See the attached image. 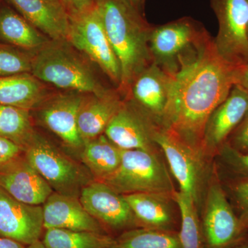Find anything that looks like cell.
I'll return each instance as SVG.
<instances>
[{"mask_svg": "<svg viewBox=\"0 0 248 248\" xmlns=\"http://www.w3.org/2000/svg\"><path fill=\"white\" fill-rule=\"evenodd\" d=\"M45 97V87L35 77L24 73L0 78V105L29 110Z\"/></svg>", "mask_w": 248, "mask_h": 248, "instance_id": "7402d4cb", "label": "cell"}, {"mask_svg": "<svg viewBox=\"0 0 248 248\" xmlns=\"http://www.w3.org/2000/svg\"><path fill=\"white\" fill-rule=\"evenodd\" d=\"M31 60L26 54L0 46V78L24 74L31 71Z\"/></svg>", "mask_w": 248, "mask_h": 248, "instance_id": "f1b7e54d", "label": "cell"}, {"mask_svg": "<svg viewBox=\"0 0 248 248\" xmlns=\"http://www.w3.org/2000/svg\"><path fill=\"white\" fill-rule=\"evenodd\" d=\"M69 18L68 39L72 45L88 55L120 87V63L94 6Z\"/></svg>", "mask_w": 248, "mask_h": 248, "instance_id": "30bf717a", "label": "cell"}, {"mask_svg": "<svg viewBox=\"0 0 248 248\" xmlns=\"http://www.w3.org/2000/svg\"><path fill=\"white\" fill-rule=\"evenodd\" d=\"M155 124L130 101L123 102L104 135L122 150H141L159 153L153 140Z\"/></svg>", "mask_w": 248, "mask_h": 248, "instance_id": "8fae6325", "label": "cell"}, {"mask_svg": "<svg viewBox=\"0 0 248 248\" xmlns=\"http://www.w3.org/2000/svg\"><path fill=\"white\" fill-rule=\"evenodd\" d=\"M114 240L105 232L47 229L42 242L47 248H108Z\"/></svg>", "mask_w": 248, "mask_h": 248, "instance_id": "d4e9b609", "label": "cell"}, {"mask_svg": "<svg viewBox=\"0 0 248 248\" xmlns=\"http://www.w3.org/2000/svg\"><path fill=\"white\" fill-rule=\"evenodd\" d=\"M79 199L86 211L101 224L114 230L138 225L123 195L104 182H89L83 187Z\"/></svg>", "mask_w": 248, "mask_h": 248, "instance_id": "4fadbf2b", "label": "cell"}, {"mask_svg": "<svg viewBox=\"0 0 248 248\" xmlns=\"http://www.w3.org/2000/svg\"><path fill=\"white\" fill-rule=\"evenodd\" d=\"M84 98L79 94L59 95L50 99L41 110V118L53 133L73 148L84 143L78 131V113Z\"/></svg>", "mask_w": 248, "mask_h": 248, "instance_id": "ac0fdd59", "label": "cell"}, {"mask_svg": "<svg viewBox=\"0 0 248 248\" xmlns=\"http://www.w3.org/2000/svg\"><path fill=\"white\" fill-rule=\"evenodd\" d=\"M248 111V91L234 84L226 99L213 111L204 130L202 153L205 158L215 156Z\"/></svg>", "mask_w": 248, "mask_h": 248, "instance_id": "7c38bea8", "label": "cell"}, {"mask_svg": "<svg viewBox=\"0 0 248 248\" xmlns=\"http://www.w3.org/2000/svg\"><path fill=\"white\" fill-rule=\"evenodd\" d=\"M29 110L0 105V135L24 148L34 135Z\"/></svg>", "mask_w": 248, "mask_h": 248, "instance_id": "83f0119b", "label": "cell"}, {"mask_svg": "<svg viewBox=\"0 0 248 248\" xmlns=\"http://www.w3.org/2000/svg\"><path fill=\"white\" fill-rule=\"evenodd\" d=\"M218 24L214 43L218 55L236 68L248 64V0H211Z\"/></svg>", "mask_w": 248, "mask_h": 248, "instance_id": "9c48e42d", "label": "cell"}, {"mask_svg": "<svg viewBox=\"0 0 248 248\" xmlns=\"http://www.w3.org/2000/svg\"><path fill=\"white\" fill-rule=\"evenodd\" d=\"M0 248H26V246L9 238L0 237Z\"/></svg>", "mask_w": 248, "mask_h": 248, "instance_id": "d590c367", "label": "cell"}, {"mask_svg": "<svg viewBox=\"0 0 248 248\" xmlns=\"http://www.w3.org/2000/svg\"><path fill=\"white\" fill-rule=\"evenodd\" d=\"M235 84L241 85L248 91V64L236 70Z\"/></svg>", "mask_w": 248, "mask_h": 248, "instance_id": "e575fe53", "label": "cell"}, {"mask_svg": "<svg viewBox=\"0 0 248 248\" xmlns=\"http://www.w3.org/2000/svg\"><path fill=\"white\" fill-rule=\"evenodd\" d=\"M68 16L81 14L92 8L96 0H60Z\"/></svg>", "mask_w": 248, "mask_h": 248, "instance_id": "836d02e7", "label": "cell"}, {"mask_svg": "<svg viewBox=\"0 0 248 248\" xmlns=\"http://www.w3.org/2000/svg\"><path fill=\"white\" fill-rule=\"evenodd\" d=\"M124 101L115 91L84 99L78 113V126L84 143L104 134Z\"/></svg>", "mask_w": 248, "mask_h": 248, "instance_id": "44dd1931", "label": "cell"}, {"mask_svg": "<svg viewBox=\"0 0 248 248\" xmlns=\"http://www.w3.org/2000/svg\"><path fill=\"white\" fill-rule=\"evenodd\" d=\"M233 248H248V241L244 239Z\"/></svg>", "mask_w": 248, "mask_h": 248, "instance_id": "f35d334b", "label": "cell"}, {"mask_svg": "<svg viewBox=\"0 0 248 248\" xmlns=\"http://www.w3.org/2000/svg\"><path fill=\"white\" fill-rule=\"evenodd\" d=\"M227 187L235 213L248 231V179H231Z\"/></svg>", "mask_w": 248, "mask_h": 248, "instance_id": "f546056e", "label": "cell"}, {"mask_svg": "<svg viewBox=\"0 0 248 248\" xmlns=\"http://www.w3.org/2000/svg\"><path fill=\"white\" fill-rule=\"evenodd\" d=\"M44 228L105 232L78 197L53 192L43 204Z\"/></svg>", "mask_w": 248, "mask_h": 248, "instance_id": "e0dca14e", "label": "cell"}, {"mask_svg": "<svg viewBox=\"0 0 248 248\" xmlns=\"http://www.w3.org/2000/svg\"><path fill=\"white\" fill-rule=\"evenodd\" d=\"M26 248H47L46 246L44 244V243L42 241H41L40 240H38V241H35V242L32 243L29 246H27Z\"/></svg>", "mask_w": 248, "mask_h": 248, "instance_id": "74e56055", "label": "cell"}, {"mask_svg": "<svg viewBox=\"0 0 248 248\" xmlns=\"http://www.w3.org/2000/svg\"><path fill=\"white\" fill-rule=\"evenodd\" d=\"M172 200L177 204L182 217L179 238L182 248H204L202 224L198 208L188 195L182 191H174Z\"/></svg>", "mask_w": 248, "mask_h": 248, "instance_id": "4316f807", "label": "cell"}, {"mask_svg": "<svg viewBox=\"0 0 248 248\" xmlns=\"http://www.w3.org/2000/svg\"><path fill=\"white\" fill-rule=\"evenodd\" d=\"M159 153L122 150L118 169L103 182L121 195L155 192L172 195L175 191Z\"/></svg>", "mask_w": 248, "mask_h": 248, "instance_id": "5b68a950", "label": "cell"}, {"mask_svg": "<svg viewBox=\"0 0 248 248\" xmlns=\"http://www.w3.org/2000/svg\"><path fill=\"white\" fill-rule=\"evenodd\" d=\"M121 69V91L153 63L149 48L152 26L126 0H96L94 5Z\"/></svg>", "mask_w": 248, "mask_h": 248, "instance_id": "7a4b0ae2", "label": "cell"}, {"mask_svg": "<svg viewBox=\"0 0 248 248\" xmlns=\"http://www.w3.org/2000/svg\"><path fill=\"white\" fill-rule=\"evenodd\" d=\"M202 229L206 248H233L246 239L248 232L215 172L205 194Z\"/></svg>", "mask_w": 248, "mask_h": 248, "instance_id": "52a82bcc", "label": "cell"}, {"mask_svg": "<svg viewBox=\"0 0 248 248\" xmlns=\"http://www.w3.org/2000/svg\"><path fill=\"white\" fill-rule=\"evenodd\" d=\"M141 228L173 231L172 195L155 192L123 195Z\"/></svg>", "mask_w": 248, "mask_h": 248, "instance_id": "ffe728a7", "label": "cell"}, {"mask_svg": "<svg viewBox=\"0 0 248 248\" xmlns=\"http://www.w3.org/2000/svg\"><path fill=\"white\" fill-rule=\"evenodd\" d=\"M210 36L203 26L190 17L154 26L149 37L153 63L172 76L198 53Z\"/></svg>", "mask_w": 248, "mask_h": 248, "instance_id": "3957f363", "label": "cell"}, {"mask_svg": "<svg viewBox=\"0 0 248 248\" xmlns=\"http://www.w3.org/2000/svg\"><path fill=\"white\" fill-rule=\"evenodd\" d=\"M172 76L152 63L130 85V102L155 124L161 125L169 102Z\"/></svg>", "mask_w": 248, "mask_h": 248, "instance_id": "9a60e30c", "label": "cell"}, {"mask_svg": "<svg viewBox=\"0 0 248 248\" xmlns=\"http://www.w3.org/2000/svg\"><path fill=\"white\" fill-rule=\"evenodd\" d=\"M0 39L27 50L40 48L46 42L36 28L22 16L6 8L0 11Z\"/></svg>", "mask_w": 248, "mask_h": 248, "instance_id": "cb8c5ba5", "label": "cell"}, {"mask_svg": "<svg viewBox=\"0 0 248 248\" xmlns=\"http://www.w3.org/2000/svg\"><path fill=\"white\" fill-rule=\"evenodd\" d=\"M217 155L222 164L232 174L231 179H248V153L236 151L226 143Z\"/></svg>", "mask_w": 248, "mask_h": 248, "instance_id": "4dcf8cb0", "label": "cell"}, {"mask_svg": "<svg viewBox=\"0 0 248 248\" xmlns=\"http://www.w3.org/2000/svg\"><path fill=\"white\" fill-rule=\"evenodd\" d=\"M0 187L22 203L41 205L54 192L24 155L0 169Z\"/></svg>", "mask_w": 248, "mask_h": 248, "instance_id": "2e32d148", "label": "cell"}, {"mask_svg": "<svg viewBox=\"0 0 248 248\" xmlns=\"http://www.w3.org/2000/svg\"><path fill=\"white\" fill-rule=\"evenodd\" d=\"M24 156L58 193L78 197L90 182L81 166L35 133L24 148Z\"/></svg>", "mask_w": 248, "mask_h": 248, "instance_id": "8992f818", "label": "cell"}, {"mask_svg": "<svg viewBox=\"0 0 248 248\" xmlns=\"http://www.w3.org/2000/svg\"><path fill=\"white\" fill-rule=\"evenodd\" d=\"M22 17L55 41L68 39L70 18L60 0H9Z\"/></svg>", "mask_w": 248, "mask_h": 248, "instance_id": "d6986e66", "label": "cell"}, {"mask_svg": "<svg viewBox=\"0 0 248 248\" xmlns=\"http://www.w3.org/2000/svg\"><path fill=\"white\" fill-rule=\"evenodd\" d=\"M127 1L133 6V8H135V9L138 10V11H140V7L143 4V3L144 2V0H126Z\"/></svg>", "mask_w": 248, "mask_h": 248, "instance_id": "8d00e7d4", "label": "cell"}, {"mask_svg": "<svg viewBox=\"0 0 248 248\" xmlns=\"http://www.w3.org/2000/svg\"><path fill=\"white\" fill-rule=\"evenodd\" d=\"M32 59L31 73L41 81L60 88L102 95L106 89L76 54L60 44L43 46Z\"/></svg>", "mask_w": 248, "mask_h": 248, "instance_id": "277c9868", "label": "cell"}, {"mask_svg": "<svg viewBox=\"0 0 248 248\" xmlns=\"http://www.w3.org/2000/svg\"><path fill=\"white\" fill-rule=\"evenodd\" d=\"M226 143L236 151L248 153V111L244 120L231 134Z\"/></svg>", "mask_w": 248, "mask_h": 248, "instance_id": "d6a6232c", "label": "cell"}, {"mask_svg": "<svg viewBox=\"0 0 248 248\" xmlns=\"http://www.w3.org/2000/svg\"><path fill=\"white\" fill-rule=\"evenodd\" d=\"M43 208L22 203L0 187V236L29 246L40 240Z\"/></svg>", "mask_w": 248, "mask_h": 248, "instance_id": "5bb4252c", "label": "cell"}, {"mask_svg": "<svg viewBox=\"0 0 248 248\" xmlns=\"http://www.w3.org/2000/svg\"><path fill=\"white\" fill-rule=\"evenodd\" d=\"M108 248H182L179 234L173 231L140 228L132 229L114 240Z\"/></svg>", "mask_w": 248, "mask_h": 248, "instance_id": "484cf974", "label": "cell"}, {"mask_svg": "<svg viewBox=\"0 0 248 248\" xmlns=\"http://www.w3.org/2000/svg\"><path fill=\"white\" fill-rule=\"evenodd\" d=\"M122 151L102 134L84 143L81 161L94 179L102 182L118 169Z\"/></svg>", "mask_w": 248, "mask_h": 248, "instance_id": "603a6c76", "label": "cell"}, {"mask_svg": "<svg viewBox=\"0 0 248 248\" xmlns=\"http://www.w3.org/2000/svg\"><path fill=\"white\" fill-rule=\"evenodd\" d=\"M24 155V148L0 135V169Z\"/></svg>", "mask_w": 248, "mask_h": 248, "instance_id": "1f68e13d", "label": "cell"}, {"mask_svg": "<svg viewBox=\"0 0 248 248\" xmlns=\"http://www.w3.org/2000/svg\"><path fill=\"white\" fill-rule=\"evenodd\" d=\"M153 140L166 156L180 191L188 195L199 209L206 182L205 156L157 124Z\"/></svg>", "mask_w": 248, "mask_h": 248, "instance_id": "ba28073f", "label": "cell"}, {"mask_svg": "<svg viewBox=\"0 0 248 248\" xmlns=\"http://www.w3.org/2000/svg\"><path fill=\"white\" fill-rule=\"evenodd\" d=\"M236 70L218 55L210 35L195 56L171 76L160 126L202 153L207 121L236 84Z\"/></svg>", "mask_w": 248, "mask_h": 248, "instance_id": "6da1fadb", "label": "cell"}]
</instances>
